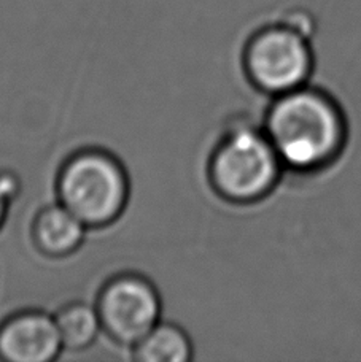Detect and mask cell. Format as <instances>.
Returning <instances> with one entry per match:
<instances>
[{"mask_svg": "<svg viewBox=\"0 0 361 362\" xmlns=\"http://www.w3.org/2000/svg\"><path fill=\"white\" fill-rule=\"evenodd\" d=\"M264 132L283 167L314 172L330 164L343 150L345 122L331 97L302 86L275 97Z\"/></svg>", "mask_w": 361, "mask_h": 362, "instance_id": "cell-1", "label": "cell"}, {"mask_svg": "<svg viewBox=\"0 0 361 362\" xmlns=\"http://www.w3.org/2000/svg\"><path fill=\"white\" fill-rule=\"evenodd\" d=\"M131 194V181L118 158L98 148H85L64 160L56 177L57 202L88 229L118 221Z\"/></svg>", "mask_w": 361, "mask_h": 362, "instance_id": "cell-2", "label": "cell"}, {"mask_svg": "<svg viewBox=\"0 0 361 362\" xmlns=\"http://www.w3.org/2000/svg\"><path fill=\"white\" fill-rule=\"evenodd\" d=\"M282 167L266 132L236 122L212 153L209 180L224 200L251 204L273 191Z\"/></svg>", "mask_w": 361, "mask_h": 362, "instance_id": "cell-3", "label": "cell"}, {"mask_svg": "<svg viewBox=\"0 0 361 362\" xmlns=\"http://www.w3.org/2000/svg\"><path fill=\"white\" fill-rule=\"evenodd\" d=\"M243 67L253 86L266 94L302 88L314 67L307 35L290 24L260 30L245 48Z\"/></svg>", "mask_w": 361, "mask_h": 362, "instance_id": "cell-4", "label": "cell"}, {"mask_svg": "<svg viewBox=\"0 0 361 362\" xmlns=\"http://www.w3.org/2000/svg\"><path fill=\"white\" fill-rule=\"evenodd\" d=\"M102 334L132 348L161 321L163 303L154 284L139 274H120L102 284L96 300Z\"/></svg>", "mask_w": 361, "mask_h": 362, "instance_id": "cell-5", "label": "cell"}, {"mask_svg": "<svg viewBox=\"0 0 361 362\" xmlns=\"http://www.w3.org/2000/svg\"><path fill=\"white\" fill-rule=\"evenodd\" d=\"M62 351L55 316L24 310L0 322V361L50 362Z\"/></svg>", "mask_w": 361, "mask_h": 362, "instance_id": "cell-6", "label": "cell"}, {"mask_svg": "<svg viewBox=\"0 0 361 362\" xmlns=\"http://www.w3.org/2000/svg\"><path fill=\"white\" fill-rule=\"evenodd\" d=\"M88 228L59 202L47 205L32 221L30 237L38 253L61 259L74 255L86 238Z\"/></svg>", "mask_w": 361, "mask_h": 362, "instance_id": "cell-7", "label": "cell"}, {"mask_svg": "<svg viewBox=\"0 0 361 362\" xmlns=\"http://www.w3.org/2000/svg\"><path fill=\"white\" fill-rule=\"evenodd\" d=\"M59 332L62 350L85 351L102 334V325L96 305L74 300L62 305L53 315Z\"/></svg>", "mask_w": 361, "mask_h": 362, "instance_id": "cell-8", "label": "cell"}, {"mask_svg": "<svg viewBox=\"0 0 361 362\" xmlns=\"http://www.w3.org/2000/svg\"><path fill=\"white\" fill-rule=\"evenodd\" d=\"M132 358L139 362H188L193 344L182 327L159 321L132 348Z\"/></svg>", "mask_w": 361, "mask_h": 362, "instance_id": "cell-9", "label": "cell"}, {"mask_svg": "<svg viewBox=\"0 0 361 362\" xmlns=\"http://www.w3.org/2000/svg\"><path fill=\"white\" fill-rule=\"evenodd\" d=\"M21 191V181L13 172H0V228L6 218L10 205Z\"/></svg>", "mask_w": 361, "mask_h": 362, "instance_id": "cell-10", "label": "cell"}]
</instances>
